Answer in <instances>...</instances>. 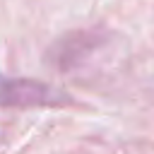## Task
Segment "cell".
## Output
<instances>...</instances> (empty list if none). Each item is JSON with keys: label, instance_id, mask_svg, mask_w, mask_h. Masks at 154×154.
I'll return each instance as SVG.
<instances>
[{"label": "cell", "instance_id": "cell-1", "mask_svg": "<svg viewBox=\"0 0 154 154\" xmlns=\"http://www.w3.org/2000/svg\"><path fill=\"white\" fill-rule=\"evenodd\" d=\"M67 103L70 96L46 82L0 72V108H58Z\"/></svg>", "mask_w": 154, "mask_h": 154}]
</instances>
